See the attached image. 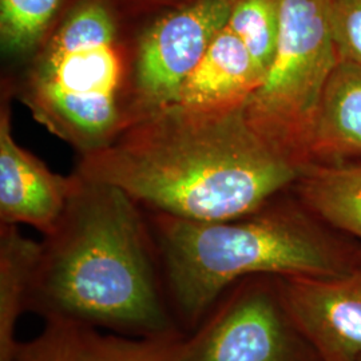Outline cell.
Here are the masks:
<instances>
[{
  "label": "cell",
  "mask_w": 361,
  "mask_h": 361,
  "mask_svg": "<svg viewBox=\"0 0 361 361\" xmlns=\"http://www.w3.org/2000/svg\"><path fill=\"white\" fill-rule=\"evenodd\" d=\"M80 178L114 186L176 219L219 222L292 189L300 169L234 109L170 104L133 116L102 149L82 155Z\"/></svg>",
  "instance_id": "1"
},
{
  "label": "cell",
  "mask_w": 361,
  "mask_h": 361,
  "mask_svg": "<svg viewBox=\"0 0 361 361\" xmlns=\"http://www.w3.org/2000/svg\"><path fill=\"white\" fill-rule=\"evenodd\" d=\"M77 177L62 219L42 243L27 310L131 337L185 334L138 204L114 186Z\"/></svg>",
  "instance_id": "2"
},
{
  "label": "cell",
  "mask_w": 361,
  "mask_h": 361,
  "mask_svg": "<svg viewBox=\"0 0 361 361\" xmlns=\"http://www.w3.org/2000/svg\"><path fill=\"white\" fill-rule=\"evenodd\" d=\"M150 231L170 308L185 334L245 277H340L361 256V244L316 217L295 194L219 222L153 213Z\"/></svg>",
  "instance_id": "3"
},
{
  "label": "cell",
  "mask_w": 361,
  "mask_h": 361,
  "mask_svg": "<svg viewBox=\"0 0 361 361\" xmlns=\"http://www.w3.org/2000/svg\"><path fill=\"white\" fill-rule=\"evenodd\" d=\"M125 82L113 13L104 0H82L37 50L22 101L51 134L90 154L131 119Z\"/></svg>",
  "instance_id": "4"
},
{
  "label": "cell",
  "mask_w": 361,
  "mask_h": 361,
  "mask_svg": "<svg viewBox=\"0 0 361 361\" xmlns=\"http://www.w3.org/2000/svg\"><path fill=\"white\" fill-rule=\"evenodd\" d=\"M338 55L326 0H284L273 62L245 104L252 128L274 150L304 168L324 91Z\"/></svg>",
  "instance_id": "5"
},
{
  "label": "cell",
  "mask_w": 361,
  "mask_h": 361,
  "mask_svg": "<svg viewBox=\"0 0 361 361\" xmlns=\"http://www.w3.org/2000/svg\"><path fill=\"white\" fill-rule=\"evenodd\" d=\"M171 361H323L292 319L277 276L229 288L201 324L180 337Z\"/></svg>",
  "instance_id": "6"
},
{
  "label": "cell",
  "mask_w": 361,
  "mask_h": 361,
  "mask_svg": "<svg viewBox=\"0 0 361 361\" xmlns=\"http://www.w3.org/2000/svg\"><path fill=\"white\" fill-rule=\"evenodd\" d=\"M234 1L193 0L146 30L133 66V116L173 104L185 79L228 25Z\"/></svg>",
  "instance_id": "7"
},
{
  "label": "cell",
  "mask_w": 361,
  "mask_h": 361,
  "mask_svg": "<svg viewBox=\"0 0 361 361\" xmlns=\"http://www.w3.org/2000/svg\"><path fill=\"white\" fill-rule=\"evenodd\" d=\"M286 308L323 361L361 357V256L340 277L277 276Z\"/></svg>",
  "instance_id": "8"
},
{
  "label": "cell",
  "mask_w": 361,
  "mask_h": 361,
  "mask_svg": "<svg viewBox=\"0 0 361 361\" xmlns=\"http://www.w3.org/2000/svg\"><path fill=\"white\" fill-rule=\"evenodd\" d=\"M78 177L52 173L37 157L15 142L10 109L0 113V224L30 225L51 234L65 213Z\"/></svg>",
  "instance_id": "9"
},
{
  "label": "cell",
  "mask_w": 361,
  "mask_h": 361,
  "mask_svg": "<svg viewBox=\"0 0 361 361\" xmlns=\"http://www.w3.org/2000/svg\"><path fill=\"white\" fill-rule=\"evenodd\" d=\"M262 79L245 44L225 26L185 79L173 104L213 110L241 107Z\"/></svg>",
  "instance_id": "10"
},
{
  "label": "cell",
  "mask_w": 361,
  "mask_h": 361,
  "mask_svg": "<svg viewBox=\"0 0 361 361\" xmlns=\"http://www.w3.org/2000/svg\"><path fill=\"white\" fill-rule=\"evenodd\" d=\"M361 161V65L338 61L317 113L310 164Z\"/></svg>",
  "instance_id": "11"
},
{
  "label": "cell",
  "mask_w": 361,
  "mask_h": 361,
  "mask_svg": "<svg viewBox=\"0 0 361 361\" xmlns=\"http://www.w3.org/2000/svg\"><path fill=\"white\" fill-rule=\"evenodd\" d=\"M292 190L316 217L361 241V161L305 165Z\"/></svg>",
  "instance_id": "12"
},
{
  "label": "cell",
  "mask_w": 361,
  "mask_h": 361,
  "mask_svg": "<svg viewBox=\"0 0 361 361\" xmlns=\"http://www.w3.org/2000/svg\"><path fill=\"white\" fill-rule=\"evenodd\" d=\"M42 244L27 238L18 225L0 224V361H13L19 341L16 325L27 310Z\"/></svg>",
  "instance_id": "13"
},
{
  "label": "cell",
  "mask_w": 361,
  "mask_h": 361,
  "mask_svg": "<svg viewBox=\"0 0 361 361\" xmlns=\"http://www.w3.org/2000/svg\"><path fill=\"white\" fill-rule=\"evenodd\" d=\"M183 335L131 338L118 334L106 335L94 326L70 323L73 361H171Z\"/></svg>",
  "instance_id": "14"
},
{
  "label": "cell",
  "mask_w": 361,
  "mask_h": 361,
  "mask_svg": "<svg viewBox=\"0 0 361 361\" xmlns=\"http://www.w3.org/2000/svg\"><path fill=\"white\" fill-rule=\"evenodd\" d=\"M284 0H235L228 25L261 73L269 70L283 26Z\"/></svg>",
  "instance_id": "15"
},
{
  "label": "cell",
  "mask_w": 361,
  "mask_h": 361,
  "mask_svg": "<svg viewBox=\"0 0 361 361\" xmlns=\"http://www.w3.org/2000/svg\"><path fill=\"white\" fill-rule=\"evenodd\" d=\"M63 0H0V40L7 54L37 51Z\"/></svg>",
  "instance_id": "16"
},
{
  "label": "cell",
  "mask_w": 361,
  "mask_h": 361,
  "mask_svg": "<svg viewBox=\"0 0 361 361\" xmlns=\"http://www.w3.org/2000/svg\"><path fill=\"white\" fill-rule=\"evenodd\" d=\"M338 61L361 65V0H326Z\"/></svg>",
  "instance_id": "17"
},
{
  "label": "cell",
  "mask_w": 361,
  "mask_h": 361,
  "mask_svg": "<svg viewBox=\"0 0 361 361\" xmlns=\"http://www.w3.org/2000/svg\"><path fill=\"white\" fill-rule=\"evenodd\" d=\"M13 361H73L70 323L46 322L38 337L19 344Z\"/></svg>",
  "instance_id": "18"
},
{
  "label": "cell",
  "mask_w": 361,
  "mask_h": 361,
  "mask_svg": "<svg viewBox=\"0 0 361 361\" xmlns=\"http://www.w3.org/2000/svg\"><path fill=\"white\" fill-rule=\"evenodd\" d=\"M359 361H361V357H360V360H359Z\"/></svg>",
  "instance_id": "19"
}]
</instances>
